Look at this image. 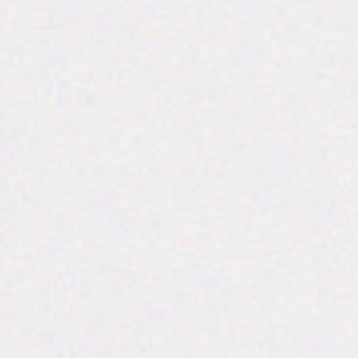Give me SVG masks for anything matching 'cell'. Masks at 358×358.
I'll list each match as a JSON object with an SVG mask.
<instances>
[]
</instances>
